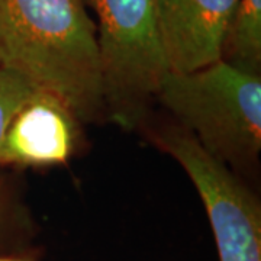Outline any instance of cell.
<instances>
[{
  "label": "cell",
  "instance_id": "obj_1",
  "mask_svg": "<svg viewBox=\"0 0 261 261\" xmlns=\"http://www.w3.org/2000/svg\"><path fill=\"white\" fill-rule=\"evenodd\" d=\"M0 65L79 119L103 111L96 25L84 0H0Z\"/></svg>",
  "mask_w": 261,
  "mask_h": 261
},
{
  "label": "cell",
  "instance_id": "obj_6",
  "mask_svg": "<svg viewBox=\"0 0 261 261\" xmlns=\"http://www.w3.org/2000/svg\"><path fill=\"white\" fill-rule=\"evenodd\" d=\"M237 0H157L168 71L190 73L222 60Z\"/></svg>",
  "mask_w": 261,
  "mask_h": 261
},
{
  "label": "cell",
  "instance_id": "obj_4",
  "mask_svg": "<svg viewBox=\"0 0 261 261\" xmlns=\"http://www.w3.org/2000/svg\"><path fill=\"white\" fill-rule=\"evenodd\" d=\"M159 145L180 164L200 196L219 261H261V205L255 195L181 126L163 130Z\"/></svg>",
  "mask_w": 261,
  "mask_h": 261
},
{
  "label": "cell",
  "instance_id": "obj_2",
  "mask_svg": "<svg viewBox=\"0 0 261 261\" xmlns=\"http://www.w3.org/2000/svg\"><path fill=\"white\" fill-rule=\"evenodd\" d=\"M155 99L200 147L226 166H244L261 149V77L219 60L190 73L168 71Z\"/></svg>",
  "mask_w": 261,
  "mask_h": 261
},
{
  "label": "cell",
  "instance_id": "obj_3",
  "mask_svg": "<svg viewBox=\"0 0 261 261\" xmlns=\"http://www.w3.org/2000/svg\"><path fill=\"white\" fill-rule=\"evenodd\" d=\"M102 75L103 109L132 129L155 99L168 64L161 44L157 0H90Z\"/></svg>",
  "mask_w": 261,
  "mask_h": 261
},
{
  "label": "cell",
  "instance_id": "obj_9",
  "mask_svg": "<svg viewBox=\"0 0 261 261\" xmlns=\"http://www.w3.org/2000/svg\"><path fill=\"white\" fill-rule=\"evenodd\" d=\"M6 218V203H5V199H3V195L0 192V228H2V224Z\"/></svg>",
  "mask_w": 261,
  "mask_h": 261
},
{
  "label": "cell",
  "instance_id": "obj_10",
  "mask_svg": "<svg viewBox=\"0 0 261 261\" xmlns=\"http://www.w3.org/2000/svg\"><path fill=\"white\" fill-rule=\"evenodd\" d=\"M0 261H31L23 257H16V255H0Z\"/></svg>",
  "mask_w": 261,
  "mask_h": 261
},
{
  "label": "cell",
  "instance_id": "obj_8",
  "mask_svg": "<svg viewBox=\"0 0 261 261\" xmlns=\"http://www.w3.org/2000/svg\"><path fill=\"white\" fill-rule=\"evenodd\" d=\"M35 87L23 77L0 65V141L20 106L34 93Z\"/></svg>",
  "mask_w": 261,
  "mask_h": 261
},
{
  "label": "cell",
  "instance_id": "obj_5",
  "mask_svg": "<svg viewBox=\"0 0 261 261\" xmlns=\"http://www.w3.org/2000/svg\"><path fill=\"white\" fill-rule=\"evenodd\" d=\"M79 118L54 94L35 89L0 141V167L67 164L79 145Z\"/></svg>",
  "mask_w": 261,
  "mask_h": 261
},
{
  "label": "cell",
  "instance_id": "obj_7",
  "mask_svg": "<svg viewBox=\"0 0 261 261\" xmlns=\"http://www.w3.org/2000/svg\"><path fill=\"white\" fill-rule=\"evenodd\" d=\"M222 60L260 74L261 0H237Z\"/></svg>",
  "mask_w": 261,
  "mask_h": 261
}]
</instances>
